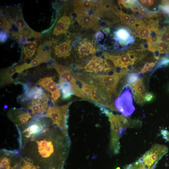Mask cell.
Here are the masks:
<instances>
[{
  "instance_id": "6da1fadb",
  "label": "cell",
  "mask_w": 169,
  "mask_h": 169,
  "mask_svg": "<svg viewBox=\"0 0 169 169\" xmlns=\"http://www.w3.org/2000/svg\"><path fill=\"white\" fill-rule=\"evenodd\" d=\"M70 141L69 135L53 125L28 140L19 151L38 169H63Z\"/></svg>"
},
{
  "instance_id": "7a4b0ae2",
  "label": "cell",
  "mask_w": 169,
  "mask_h": 169,
  "mask_svg": "<svg viewBox=\"0 0 169 169\" xmlns=\"http://www.w3.org/2000/svg\"><path fill=\"white\" fill-rule=\"evenodd\" d=\"M23 87L24 93L17 98V101L22 107L27 110L33 119L45 117L49 106L54 103L50 98V95L45 92L40 86L29 88L23 83L19 82Z\"/></svg>"
},
{
  "instance_id": "3957f363",
  "label": "cell",
  "mask_w": 169,
  "mask_h": 169,
  "mask_svg": "<svg viewBox=\"0 0 169 169\" xmlns=\"http://www.w3.org/2000/svg\"><path fill=\"white\" fill-rule=\"evenodd\" d=\"M102 112L108 116L110 124V148L114 154H118L120 149V138L126 128L140 127L142 122L139 120H131L122 115L114 114L106 108Z\"/></svg>"
},
{
  "instance_id": "277c9868",
  "label": "cell",
  "mask_w": 169,
  "mask_h": 169,
  "mask_svg": "<svg viewBox=\"0 0 169 169\" xmlns=\"http://www.w3.org/2000/svg\"><path fill=\"white\" fill-rule=\"evenodd\" d=\"M127 74L125 72H115L112 74L94 75L80 73L79 80L93 84L103 92L111 100L117 97L116 90L120 80Z\"/></svg>"
},
{
  "instance_id": "5b68a950",
  "label": "cell",
  "mask_w": 169,
  "mask_h": 169,
  "mask_svg": "<svg viewBox=\"0 0 169 169\" xmlns=\"http://www.w3.org/2000/svg\"><path fill=\"white\" fill-rule=\"evenodd\" d=\"M53 124L50 119L43 117L33 119L23 129L18 131L19 149L30 139L41 133Z\"/></svg>"
},
{
  "instance_id": "8992f818",
  "label": "cell",
  "mask_w": 169,
  "mask_h": 169,
  "mask_svg": "<svg viewBox=\"0 0 169 169\" xmlns=\"http://www.w3.org/2000/svg\"><path fill=\"white\" fill-rule=\"evenodd\" d=\"M72 103V102H70L61 106L56 105L54 103H52L48 107L45 115V117L51 119L54 125L67 135H68L69 107Z\"/></svg>"
},
{
  "instance_id": "52a82bcc",
  "label": "cell",
  "mask_w": 169,
  "mask_h": 169,
  "mask_svg": "<svg viewBox=\"0 0 169 169\" xmlns=\"http://www.w3.org/2000/svg\"><path fill=\"white\" fill-rule=\"evenodd\" d=\"M77 67L84 73L90 75L110 74L115 71V68L106 59L98 56L92 57L84 66Z\"/></svg>"
},
{
  "instance_id": "ba28073f",
  "label": "cell",
  "mask_w": 169,
  "mask_h": 169,
  "mask_svg": "<svg viewBox=\"0 0 169 169\" xmlns=\"http://www.w3.org/2000/svg\"><path fill=\"white\" fill-rule=\"evenodd\" d=\"M168 152L165 146L158 144L153 145L139 159L148 169H152L158 161Z\"/></svg>"
},
{
  "instance_id": "9c48e42d",
  "label": "cell",
  "mask_w": 169,
  "mask_h": 169,
  "mask_svg": "<svg viewBox=\"0 0 169 169\" xmlns=\"http://www.w3.org/2000/svg\"><path fill=\"white\" fill-rule=\"evenodd\" d=\"M7 115L16 125L18 131L23 129L33 119L30 112L22 107L11 108L8 112Z\"/></svg>"
},
{
  "instance_id": "30bf717a",
  "label": "cell",
  "mask_w": 169,
  "mask_h": 169,
  "mask_svg": "<svg viewBox=\"0 0 169 169\" xmlns=\"http://www.w3.org/2000/svg\"><path fill=\"white\" fill-rule=\"evenodd\" d=\"M130 87L126 86L121 95L115 100L114 105L118 111L126 117L130 115L135 110L133 97Z\"/></svg>"
},
{
  "instance_id": "8fae6325",
  "label": "cell",
  "mask_w": 169,
  "mask_h": 169,
  "mask_svg": "<svg viewBox=\"0 0 169 169\" xmlns=\"http://www.w3.org/2000/svg\"><path fill=\"white\" fill-rule=\"evenodd\" d=\"M0 155V169H13L20 167L22 157L19 150L1 149Z\"/></svg>"
},
{
  "instance_id": "7c38bea8",
  "label": "cell",
  "mask_w": 169,
  "mask_h": 169,
  "mask_svg": "<svg viewBox=\"0 0 169 169\" xmlns=\"http://www.w3.org/2000/svg\"><path fill=\"white\" fill-rule=\"evenodd\" d=\"M53 67L58 73L60 78L66 80L71 85L74 91V95L84 100V97L81 92L79 84L72 74V69L56 62L54 63Z\"/></svg>"
},
{
  "instance_id": "4fadbf2b",
  "label": "cell",
  "mask_w": 169,
  "mask_h": 169,
  "mask_svg": "<svg viewBox=\"0 0 169 169\" xmlns=\"http://www.w3.org/2000/svg\"><path fill=\"white\" fill-rule=\"evenodd\" d=\"M74 12L77 21L82 28L91 29L95 32L102 28L97 16L76 9H74Z\"/></svg>"
},
{
  "instance_id": "5bb4252c",
  "label": "cell",
  "mask_w": 169,
  "mask_h": 169,
  "mask_svg": "<svg viewBox=\"0 0 169 169\" xmlns=\"http://www.w3.org/2000/svg\"><path fill=\"white\" fill-rule=\"evenodd\" d=\"M97 51L93 41L86 38L80 40L75 48L77 56L80 59L91 56Z\"/></svg>"
},
{
  "instance_id": "9a60e30c",
  "label": "cell",
  "mask_w": 169,
  "mask_h": 169,
  "mask_svg": "<svg viewBox=\"0 0 169 169\" xmlns=\"http://www.w3.org/2000/svg\"><path fill=\"white\" fill-rule=\"evenodd\" d=\"M38 85L43 87L49 92L53 102H56L61 96V91L58 84L54 80L53 77H46L40 78L37 82Z\"/></svg>"
},
{
  "instance_id": "2e32d148",
  "label": "cell",
  "mask_w": 169,
  "mask_h": 169,
  "mask_svg": "<svg viewBox=\"0 0 169 169\" xmlns=\"http://www.w3.org/2000/svg\"><path fill=\"white\" fill-rule=\"evenodd\" d=\"M25 70L23 64L10 66L3 70L0 73L1 87L14 83V80L12 77L13 74L16 73H21Z\"/></svg>"
},
{
  "instance_id": "e0dca14e",
  "label": "cell",
  "mask_w": 169,
  "mask_h": 169,
  "mask_svg": "<svg viewBox=\"0 0 169 169\" xmlns=\"http://www.w3.org/2000/svg\"><path fill=\"white\" fill-rule=\"evenodd\" d=\"M135 101L138 104L142 106L145 103L144 97L146 92L144 79H139L135 83L130 86Z\"/></svg>"
},
{
  "instance_id": "ac0fdd59",
  "label": "cell",
  "mask_w": 169,
  "mask_h": 169,
  "mask_svg": "<svg viewBox=\"0 0 169 169\" xmlns=\"http://www.w3.org/2000/svg\"><path fill=\"white\" fill-rule=\"evenodd\" d=\"M43 49V45L39 46L36 56L30 63L28 64V69L37 66L42 63L46 62L51 59L50 51L44 50Z\"/></svg>"
},
{
  "instance_id": "d6986e66",
  "label": "cell",
  "mask_w": 169,
  "mask_h": 169,
  "mask_svg": "<svg viewBox=\"0 0 169 169\" xmlns=\"http://www.w3.org/2000/svg\"><path fill=\"white\" fill-rule=\"evenodd\" d=\"M71 23V19L68 15H64L59 19L53 31V34L58 36L65 34L69 30Z\"/></svg>"
},
{
  "instance_id": "ffe728a7",
  "label": "cell",
  "mask_w": 169,
  "mask_h": 169,
  "mask_svg": "<svg viewBox=\"0 0 169 169\" xmlns=\"http://www.w3.org/2000/svg\"><path fill=\"white\" fill-rule=\"evenodd\" d=\"M71 39H68L65 41L55 46L54 53L59 58L66 59L69 57L71 53Z\"/></svg>"
},
{
  "instance_id": "44dd1931",
  "label": "cell",
  "mask_w": 169,
  "mask_h": 169,
  "mask_svg": "<svg viewBox=\"0 0 169 169\" xmlns=\"http://www.w3.org/2000/svg\"><path fill=\"white\" fill-rule=\"evenodd\" d=\"M58 85L61 91L62 99L67 100L74 95V90L71 85L66 80L60 78Z\"/></svg>"
},
{
  "instance_id": "7402d4cb",
  "label": "cell",
  "mask_w": 169,
  "mask_h": 169,
  "mask_svg": "<svg viewBox=\"0 0 169 169\" xmlns=\"http://www.w3.org/2000/svg\"><path fill=\"white\" fill-rule=\"evenodd\" d=\"M115 38L122 45H126L133 41L132 38H130L129 32L123 28H119L115 32Z\"/></svg>"
},
{
  "instance_id": "603a6c76",
  "label": "cell",
  "mask_w": 169,
  "mask_h": 169,
  "mask_svg": "<svg viewBox=\"0 0 169 169\" xmlns=\"http://www.w3.org/2000/svg\"><path fill=\"white\" fill-rule=\"evenodd\" d=\"M37 47V41H29L23 46L24 58L26 59H31L34 55Z\"/></svg>"
},
{
  "instance_id": "cb8c5ba5",
  "label": "cell",
  "mask_w": 169,
  "mask_h": 169,
  "mask_svg": "<svg viewBox=\"0 0 169 169\" xmlns=\"http://www.w3.org/2000/svg\"><path fill=\"white\" fill-rule=\"evenodd\" d=\"M34 31L27 25L22 29L18 30V34L19 36L28 38L34 37Z\"/></svg>"
},
{
  "instance_id": "d4e9b609",
  "label": "cell",
  "mask_w": 169,
  "mask_h": 169,
  "mask_svg": "<svg viewBox=\"0 0 169 169\" xmlns=\"http://www.w3.org/2000/svg\"><path fill=\"white\" fill-rule=\"evenodd\" d=\"M150 29L146 25L141 28L137 31V36L141 38L147 39L150 33Z\"/></svg>"
},
{
  "instance_id": "484cf974",
  "label": "cell",
  "mask_w": 169,
  "mask_h": 169,
  "mask_svg": "<svg viewBox=\"0 0 169 169\" xmlns=\"http://www.w3.org/2000/svg\"><path fill=\"white\" fill-rule=\"evenodd\" d=\"M0 26L1 28L3 29L8 33H9V30L11 28L9 22L5 17L1 10H0Z\"/></svg>"
},
{
  "instance_id": "4316f807",
  "label": "cell",
  "mask_w": 169,
  "mask_h": 169,
  "mask_svg": "<svg viewBox=\"0 0 169 169\" xmlns=\"http://www.w3.org/2000/svg\"><path fill=\"white\" fill-rule=\"evenodd\" d=\"M124 169H148L139 160L135 162L126 166Z\"/></svg>"
},
{
  "instance_id": "83f0119b",
  "label": "cell",
  "mask_w": 169,
  "mask_h": 169,
  "mask_svg": "<svg viewBox=\"0 0 169 169\" xmlns=\"http://www.w3.org/2000/svg\"><path fill=\"white\" fill-rule=\"evenodd\" d=\"M20 169H38L33 164L22 157Z\"/></svg>"
},
{
  "instance_id": "f1b7e54d",
  "label": "cell",
  "mask_w": 169,
  "mask_h": 169,
  "mask_svg": "<svg viewBox=\"0 0 169 169\" xmlns=\"http://www.w3.org/2000/svg\"><path fill=\"white\" fill-rule=\"evenodd\" d=\"M14 23L18 27L19 30L22 29L27 25L23 17L22 12H20L17 16Z\"/></svg>"
},
{
  "instance_id": "f546056e",
  "label": "cell",
  "mask_w": 169,
  "mask_h": 169,
  "mask_svg": "<svg viewBox=\"0 0 169 169\" xmlns=\"http://www.w3.org/2000/svg\"><path fill=\"white\" fill-rule=\"evenodd\" d=\"M160 41L167 43L169 44V29L163 31L160 36Z\"/></svg>"
},
{
  "instance_id": "4dcf8cb0",
  "label": "cell",
  "mask_w": 169,
  "mask_h": 169,
  "mask_svg": "<svg viewBox=\"0 0 169 169\" xmlns=\"http://www.w3.org/2000/svg\"><path fill=\"white\" fill-rule=\"evenodd\" d=\"M154 94L151 92H147L144 97L145 101L146 102H150L154 98Z\"/></svg>"
},
{
  "instance_id": "1f68e13d",
  "label": "cell",
  "mask_w": 169,
  "mask_h": 169,
  "mask_svg": "<svg viewBox=\"0 0 169 169\" xmlns=\"http://www.w3.org/2000/svg\"><path fill=\"white\" fill-rule=\"evenodd\" d=\"M137 19L134 16H132L128 25L133 28L135 24L137 22Z\"/></svg>"
},
{
  "instance_id": "d6a6232c",
  "label": "cell",
  "mask_w": 169,
  "mask_h": 169,
  "mask_svg": "<svg viewBox=\"0 0 169 169\" xmlns=\"http://www.w3.org/2000/svg\"><path fill=\"white\" fill-rule=\"evenodd\" d=\"M7 38L6 33L4 32H0V41L2 42H4L6 40Z\"/></svg>"
},
{
  "instance_id": "836d02e7",
  "label": "cell",
  "mask_w": 169,
  "mask_h": 169,
  "mask_svg": "<svg viewBox=\"0 0 169 169\" xmlns=\"http://www.w3.org/2000/svg\"><path fill=\"white\" fill-rule=\"evenodd\" d=\"M154 58L156 59L159 58L160 53L158 50H156L154 52Z\"/></svg>"
},
{
  "instance_id": "e575fe53",
  "label": "cell",
  "mask_w": 169,
  "mask_h": 169,
  "mask_svg": "<svg viewBox=\"0 0 169 169\" xmlns=\"http://www.w3.org/2000/svg\"><path fill=\"white\" fill-rule=\"evenodd\" d=\"M154 3H155V2L154 0H147V4L146 6L152 5L154 4Z\"/></svg>"
},
{
  "instance_id": "d590c367",
  "label": "cell",
  "mask_w": 169,
  "mask_h": 169,
  "mask_svg": "<svg viewBox=\"0 0 169 169\" xmlns=\"http://www.w3.org/2000/svg\"><path fill=\"white\" fill-rule=\"evenodd\" d=\"M41 36V33L36 32L35 31L34 37L36 38H39Z\"/></svg>"
},
{
  "instance_id": "8d00e7d4",
  "label": "cell",
  "mask_w": 169,
  "mask_h": 169,
  "mask_svg": "<svg viewBox=\"0 0 169 169\" xmlns=\"http://www.w3.org/2000/svg\"><path fill=\"white\" fill-rule=\"evenodd\" d=\"M147 71V68L145 67H143L141 69L140 73L142 74H144L146 73Z\"/></svg>"
},
{
  "instance_id": "74e56055",
  "label": "cell",
  "mask_w": 169,
  "mask_h": 169,
  "mask_svg": "<svg viewBox=\"0 0 169 169\" xmlns=\"http://www.w3.org/2000/svg\"><path fill=\"white\" fill-rule=\"evenodd\" d=\"M140 2L142 4L144 5L145 6H146L147 3V0H140Z\"/></svg>"
},
{
  "instance_id": "f35d334b",
  "label": "cell",
  "mask_w": 169,
  "mask_h": 169,
  "mask_svg": "<svg viewBox=\"0 0 169 169\" xmlns=\"http://www.w3.org/2000/svg\"><path fill=\"white\" fill-rule=\"evenodd\" d=\"M150 66V63L148 62H146L144 64V67L148 68Z\"/></svg>"
},
{
  "instance_id": "ab89813d",
  "label": "cell",
  "mask_w": 169,
  "mask_h": 169,
  "mask_svg": "<svg viewBox=\"0 0 169 169\" xmlns=\"http://www.w3.org/2000/svg\"><path fill=\"white\" fill-rule=\"evenodd\" d=\"M153 68L152 67L149 66L147 68V70L149 71H153Z\"/></svg>"
},
{
  "instance_id": "60d3db41",
  "label": "cell",
  "mask_w": 169,
  "mask_h": 169,
  "mask_svg": "<svg viewBox=\"0 0 169 169\" xmlns=\"http://www.w3.org/2000/svg\"><path fill=\"white\" fill-rule=\"evenodd\" d=\"M115 169H120V167H116Z\"/></svg>"
},
{
  "instance_id": "b9f144b4",
  "label": "cell",
  "mask_w": 169,
  "mask_h": 169,
  "mask_svg": "<svg viewBox=\"0 0 169 169\" xmlns=\"http://www.w3.org/2000/svg\"><path fill=\"white\" fill-rule=\"evenodd\" d=\"M13 169H20V167L19 168H15Z\"/></svg>"
}]
</instances>
